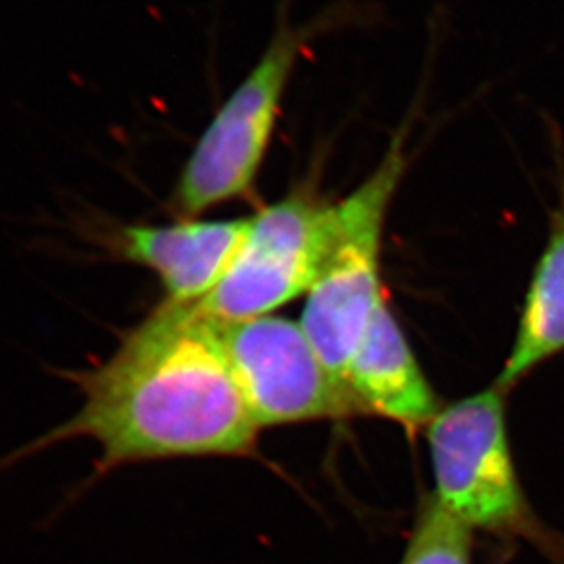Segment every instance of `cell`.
Returning <instances> with one entry per match:
<instances>
[{"label":"cell","instance_id":"cell-4","mask_svg":"<svg viewBox=\"0 0 564 564\" xmlns=\"http://www.w3.org/2000/svg\"><path fill=\"white\" fill-rule=\"evenodd\" d=\"M409 131L403 121L378 167L334 204L330 242L306 293L301 326L328 369L345 370L381 299L380 257L387 215L409 167Z\"/></svg>","mask_w":564,"mask_h":564},{"label":"cell","instance_id":"cell-1","mask_svg":"<svg viewBox=\"0 0 564 564\" xmlns=\"http://www.w3.org/2000/svg\"><path fill=\"white\" fill-rule=\"evenodd\" d=\"M61 376L82 392L66 422L8 458L70 440L99 445L96 478L143 462L251 455L261 427L240 392L217 323L198 304L163 301L123 332L110 358Z\"/></svg>","mask_w":564,"mask_h":564},{"label":"cell","instance_id":"cell-10","mask_svg":"<svg viewBox=\"0 0 564 564\" xmlns=\"http://www.w3.org/2000/svg\"><path fill=\"white\" fill-rule=\"evenodd\" d=\"M471 533L433 494L427 495L400 564H471Z\"/></svg>","mask_w":564,"mask_h":564},{"label":"cell","instance_id":"cell-5","mask_svg":"<svg viewBox=\"0 0 564 564\" xmlns=\"http://www.w3.org/2000/svg\"><path fill=\"white\" fill-rule=\"evenodd\" d=\"M334 226V202L314 185H297L281 200L250 217V228L231 267L200 301L215 319L270 315L314 284Z\"/></svg>","mask_w":564,"mask_h":564},{"label":"cell","instance_id":"cell-8","mask_svg":"<svg viewBox=\"0 0 564 564\" xmlns=\"http://www.w3.org/2000/svg\"><path fill=\"white\" fill-rule=\"evenodd\" d=\"M345 383L361 414L391 420L408 431L427 429L444 408L386 297L350 358Z\"/></svg>","mask_w":564,"mask_h":564},{"label":"cell","instance_id":"cell-3","mask_svg":"<svg viewBox=\"0 0 564 564\" xmlns=\"http://www.w3.org/2000/svg\"><path fill=\"white\" fill-rule=\"evenodd\" d=\"M506 394L497 383L445 405L429 423L434 497L469 530L535 544L564 564V538L533 511L511 455Z\"/></svg>","mask_w":564,"mask_h":564},{"label":"cell","instance_id":"cell-6","mask_svg":"<svg viewBox=\"0 0 564 564\" xmlns=\"http://www.w3.org/2000/svg\"><path fill=\"white\" fill-rule=\"evenodd\" d=\"M215 323L259 427L361 414L347 383L328 369L301 323L272 314Z\"/></svg>","mask_w":564,"mask_h":564},{"label":"cell","instance_id":"cell-2","mask_svg":"<svg viewBox=\"0 0 564 564\" xmlns=\"http://www.w3.org/2000/svg\"><path fill=\"white\" fill-rule=\"evenodd\" d=\"M352 6H330L303 24L288 19V2L267 50L229 94L185 160L169 206L178 218H198L212 207L250 195L278 127L282 104L301 55L325 33L354 21Z\"/></svg>","mask_w":564,"mask_h":564},{"label":"cell","instance_id":"cell-9","mask_svg":"<svg viewBox=\"0 0 564 564\" xmlns=\"http://www.w3.org/2000/svg\"><path fill=\"white\" fill-rule=\"evenodd\" d=\"M564 352V189L550 213L549 239L533 268L516 339L495 383L506 392Z\"/></svg>","mask_w":564,"mask_h":564},{"label":"cell","instance_id":"cell-7","mask_svg":"<svg viewBox=\"0 0 564 564\" xmlns=\"http://www.w3.org/2000/svg\"><path fill=\"white\" fill-rule=\"evenodd\" d=\"M250 228V217L234 220L178 218L165 226L87 224L88 240L112 261L151 270L169 303L196 304L223 281Z\"/></svg>","mask_w":564,"mask_h":564}]
</instances>
